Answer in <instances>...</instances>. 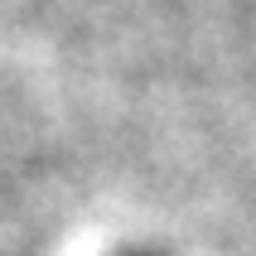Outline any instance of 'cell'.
<instances>
[{
  "mask_svg": "<svg viewBox=\"0 0 256 256\" xmlns=\"http://www.w3.org/2000/svg\"><path fill=\"white\" fill-rule=\"evenodd\" d=\"M121 256H160L155 246H130V252H121Z\"/></svg>",
  "mask_w": 256,
  "mask_h": 256,
  "instance_id": "obj_1",
  "label": "cell"
}]
</instances>
